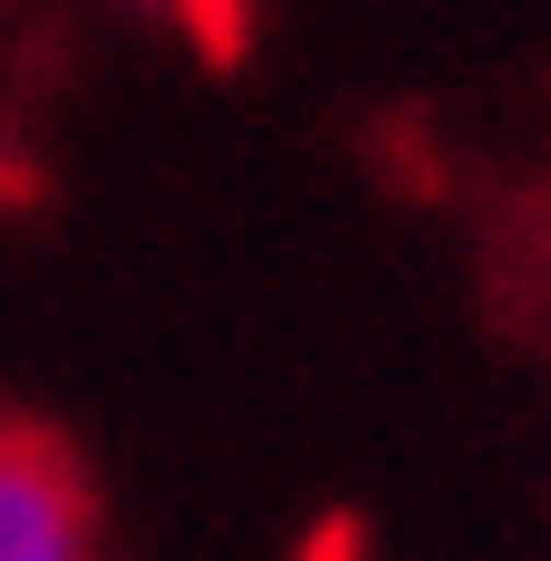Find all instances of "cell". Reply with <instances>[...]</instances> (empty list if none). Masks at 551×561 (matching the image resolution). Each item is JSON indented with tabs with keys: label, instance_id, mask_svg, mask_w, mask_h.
<instances>
[{
	"label": "cell",
	"instance_id": "1",
	"mask_svg": "<svg viewBox=\"0 0 551 561\" xmlns=\"http://www.w3.org/2000/svg\"><path fill=\"white\" fill-rule=\"evenodd\" d=\"M0 561H107L97 484L49 426H0Z\"/></svg>",
	"mask_w": 551,
	"mask_h": 561
},
{
	"label": "cell",
	"instance_id": "2",
	"mask_svg": "<svg viewBox=\"0 0 551 561\" xmlns=\"http://www.w3.org/2000/svg\"><path fill=\"white\" fill-rule=\"evenodd\" d=\"M116 10H184V0H116Z\"/></svg>",
	"mask_w": 551,
	"mask_h": 561
}]
</instances>
